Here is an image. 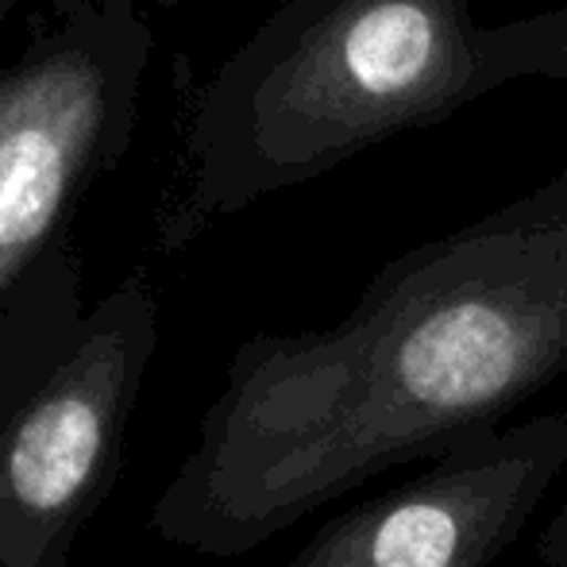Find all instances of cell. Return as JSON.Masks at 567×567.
I'll list each match as a JSON object with an SVG mask.
<instances>
[{"label": "cell", "mask_w": 567, "mask_h": 567, "mask_svg": "<svg viewBox=\"0 0 567 567\" xmlns=\"http://www.w3.org/2000/svg\"><path fill=\"white\" fill-rule=\"evenodd\" d=\"M533 556H537L540 567H567V498L545 522L537 545H533Z\"/></svg>", "instance_id": "cell-6"}, {"label": "cell", "mask_w": 567, "mask_h": 567, "mask_svg": "<svg viewBox=\"0 0 567 567\" xmlns=\"http://www.w3.org/2000/svg\"><path fill=\"white\" fill-rule=\"evenodd\" d=\"M567 471V410L471 433L332 517L286 567H498Z\"/></svg>", "instance_id": "cell-5"}, {"label": "cell", "mask_w": 567, "mask_h": 567, "mask_svg": "<svg viewBox=\"0 0 567 567\" xmlns=\"http://www.w3.org/2000/svg\"><path fill=\"white\" fill-rule=\"evenodd\" d=\"M529 78L567 82V4L483 23L475 0H286L197 97L163 247Z\"/></svg>", "instance_id": "cell-2"}, {"label": "cell", "mask_w": 567, "mask_h": 567, "mask_svg": "<svg viewBox=\"0 0 567 567\" xmlns=\"http://www.w3.org/2000/svg\"><path fill=\"white\" fill-rule=\"evenodd\" d=\"M158 306L132 275L0 421V567H66L120 475L124 425L155 355Z\"/></svg>", "instance_id": "cell-4"}, {"label": "cell", "mask_w": 567, "mask_h": 567, "mask_svg": "<svg viewBox=\"0 0 567 567\" xmlns=\"http://www.w3.org/2000/svg\"><path fill=\"white\" fill-rule=\"evenodd\" d=\"M567 374V166L394 255L332 329L236 348L151 529L231 560Z\"/></svg>", "instance_id": "cell-1"}, {"label": "cell", "mask_w": 567, "mask_h": 567, "mask_svg": "<svg viewBox=\"0 0 567 567\" xmlns=\"http://www.w3.org/2000/svg\"><path fill=\"white\" fill-rule=\"evenodd\" d=\"M93 4H105V8H140V12H143V4L174 8V4H182V0H93Z\"/></svg>", "instance_id": "cell-7"}, {"label": "cell", "mask_w": 567, "mask_h": 567, "mask_svg": "<svg viewBox=\"0 0 567 567\" xmlns=\"http://www.w3.org/2000/svg\"><path fill=\"white\" fill-rule=\"evenodd\" d=\"M151 54L140 8L54 0L0 66V355L82 293L66 228L132 147Z\"/></svg>", "instance_id": "cell-3"}, {"label": "cell", "mask_w": 567, "mask_h": 567, "mask_svg": "<svg viewBox=\"0 0 567 567\" xmlns=\"http://www.w3.org/2000/svg\"><path fill=\"white\" fill-rule=\"evenodd\" d=\"M12 8H16V0H0V23H4V16L12 12Z\"/></svg>", "instance_id": "cell-8"}]
</instances>
